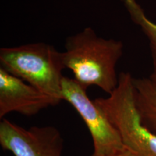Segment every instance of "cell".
Instances as JSON below:
<instances>
[{"label":"cell","mask_w":156,"mask_h":156,"mask_svg":"<svg viewBox=\"0 0 156 156\" xmlns=\"http://www.w3.org/2000/svg\"><path fill=\"white\" fill-rule=\"evenodd\" d=\"M63 138L52 126L26 129L2 119L0 122V145L14 156H62Z\"/></svg>","instance_id":"5"},{"label":"cell","mask_w":156,"mask_h":156,"mask_svg":"<svg viewBox=\"0 0 156 156\" xmlns=\"http://www.w3.org/2000/svg\"><path fill=\"white\" fill-rule=\"evenodd\" d=\"M94 101L117 129L126 147L139 156H156V134L142 124L134 101L131 73H121L114 92Z\"/></svg>","instance_id":"3"},{"label":"cell","mask_w":156,"mask_h":156,"mask_svg":"<svg viewBox=\"0 0 156 156\" xmlns=\"http://www.w3.org/2000/svg\"><path fill=\"white\" fill-rule=\"evenodd\" d=\"M121 41L98 36L90 27L66 38L62 51L65 69L85 89L97 86L110 95L119 83L116 65L123 55Z\"/></svg>","instance_id":"1"},{"label":"cell","mask_w":156,"mask_h":156,"mask_svg":"<svg viewBox=\"0 0 156 156\" xmlns=\"http://www.w3.org/2000/svg\"><path fill=\"white\" fill-rule=\"evenodd\" d=\"M0 68L48 95L58 104L62 99V51L39 42L0 48Z\"/></svg>","instance_id":"2"},{"label":"cell","mask_w":156,"mask_h":156,"mask_svg":"<svg viewBox=\"0 0 156 156\" xmlns=\"http://www.w3.org/2000/svg\"><path fill=\"white\" fill-rule=\"evenodd\" d=\"M114 156H139L136 153H134L133 151L127 147H124V148L122 151L119 152Z\"/></svg>","instance_id":"9"},{"label":"cell","mask_w":156,"mask_h":156,"mask_svg":"<svg viewBox=\"0 0 156 156\" xmlns=\"http://www.w3.org/2000/svg\"><path fill=\"white\" fill-rule=\"evenodd\" d=\"M62 99L75 109L88 129L93 142L91 156H114L125 147L117 129L103 112L90 100L87 90L73 78L62 80Z\"/></svg>","instance_id":"4"},{"label":"cell","mask_w":156,"mask_h":156,"mask_svg":"<svg viewBox=\"0 0 156 156\" xmlns=\"http://www.w3.org/2000/svg\"><path fill=\"white\" fill-rule=\"evenodd\" d=\"M122 1L132 22L141 29L149 41L153 64V71L149 77L152 81L156 83V23L147 16L144 9L136 0Z\"/></svg>","instance_id":"8"},{"label":"cell","mask_w":156,"mask_h":156,"mask_svg":"<svg viewBox=\"0 0 156 156\" xmlns=\"http://www.w3.org/2000/svg\"><path fill=\"white\" fill-rule=\"evenodd\" d=\"M134 92L142 124L156 134V83L150 77H134Z\"/></svg>","instance_id":"7"},{"label":"cell","mask_w":156,"mask_h":156,"mask_svg":"<svg viewBox=\"0 0 156 156\" xmlns=\"http://www.w3.org/2000/svg\"><path fill=\"white\" fill-rule=\"evenodd\" d=\"M56 105L48 95L0 68V119L12 112L34 116Z\"/></svg>","instance_id":"6"}]
</instances>
